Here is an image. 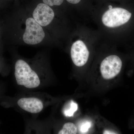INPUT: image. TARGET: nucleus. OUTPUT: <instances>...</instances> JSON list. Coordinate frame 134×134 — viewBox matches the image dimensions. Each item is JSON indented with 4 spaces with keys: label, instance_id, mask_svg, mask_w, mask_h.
I'll return each instance as SVG.
<instances>
[{
    "label": "nucleus",
    "instance_id": "nucleus-1",
    "mask_svg": "<svg viewBox=\"0 0 134 134\" xmlns=\"http://www.w3.org/2000/svg\"><path fill=\"white\" fill-rule=\"evenodd\" d=\"M15 69V77L18 85L30 89L39 86L40 81L38 76L25 61L22 60L17 61Z\"/></svg>",
    "mask_w": 134,
    "mask_h": 134
},
{
    "label": "nucleus",
    "instance_id": "nucleus-2",
    "mask_svg": "<svg viewBox=\"0 0 134 134\" xmlns=\"http://www.w3.org/2000/svg\"><path fill=\"white\" fill-rule=\"evenodd\" d=\"M132 14L127 10L115 8L109 9L104 14L102 22L105 26L114 28L122 25L128 22Z\"/></svg>",
    "mask_w": 134,
    "mask_h": 134
},
{
    "label": "nucleus",
    "instance_id": "nucleus-3",
    "mask_svg": "<svg viewBox=\"0 0 134 134\" xmlns=\"http://www.w3.org/2000/svg\"><path fill=\"white\" fill-rule=\"evenodd\" d=\"M26 29L23 39L25 43L35 45L41 43L45 37V33L41 25L32 18L26 19Z\"/></svg>",
    "mask_w": 134,
    "mask_h": 134
},
{
    "label": "nucleus",
    "instance_id": "nucleus-4",
    "mask_svg": "<svg viewBox=\"0 0 134 134\" xmlns=\"http://www.w3.org/2000/svg\"><path fill=\"white\" fill-rule=\"evenodd\" d=\"M122 67L120 58L116 55H111L103 60L100 65V71L104 79L114 78L120 74Z\"/></svg>",
    "mask_w": 134,
    "mask_h": 134
},
{
    "label": "nucleus",
    "instance_id": "nucleus-5",
    "mask_svg": "<svg viewBox=\"0 0 134 134\" xmlns=\"http://www.w3.org/2000/svg\"><path fill=\"white\" fill-rule=\"evenodd\" d=\"M89 52L86 45L81 40H77L73 43L71 48V57L76 66L81 67L88 59Z\"/></svg>",
    "mask_w": 134,
    "mask_h": 134
},
{
    "label": "nucleus",
    "instance_id": "nucleus-6",
    "mask_svg": "<svg viewBox=\"0 0 134 134\" xmlns=\"http://www.w3.org/2000/svg\"><path fill=\"white\" fill-rule=\"evenodd\" d=\"M33 18L41 26L48 25L53 19V10L45 3H40L37 6L33 13Z\"/></svg>",
    "mask_w": 134,
    "mask_h": 134
},
{
    "label": "nucleus",
    "instance_id": "nucleus-7",
    "mask_svg": "<svg viewBox=\"0 0 134 134\" xmlns=\"http://www.w3.org/2000/svg\"><path fill=\"white\" fill-rule=\"evenodd\" d=\"M20 108L26 111L33 114L40 112L43 108V102L36 98H23L18 101Z\"/></svg>",
    "mask_w": 134,
    "mask_h": 134
},
{
    "label": "nucleus",
    "instance_id": "nucleus-8",
    "mask_svg": "<svg viewBox=\"0 0 134 134\" xmlns=\"http://www.w3.org/2000/svg\"><path fill=\"white\" fill-rule=\"evenodd\" d=\"M77 127L72 122H67L63 125L62 129L58 133L59 134H75L77 133Z\"/></svg>",
    "mask_w": 134,
    "mask_h": 134
},
{
    "label": "nucleus",
    "instance_id": "nucleus-9",
    "mask_svg": "<svg viewBox=\"0 0 134 134\" xmlns=\"http://www.w3.org/2000/svg\"><path fill=\"white\" fill-rule=\"evenodd\" d=\"M77 104L74 102L73 100H71L63 110V114L66 117H72L74 113L77 110Z\"/></svg>",
    "mask_w": 134,
    "mask_h": 134
},
{
    "label": "nucleus",
    "instance_id": "nucleus-10",
    "mask_svg": "<svg viewBox=\"0 0 134 134\" xmlns=\"http://www.w3.org/2000/svg\"><path fill=\"white\" fill-rule=\"evenodd\" d=\"M92 123L90 121H87L83 122L79 126V130L82 133H85L88 131L91 127Z\"/></svg>",
    "mask_w": 134,
    "mask_h": 134
},
{
    "label": "nucleus",
    "instance_id": "nucleus-11",
    "mask_svg": "<svg viewBox=\"0 0 134 134\" xmlns=\"http://www.w3.org/2000/svg\"><path fill=\"white\" fill-rule=\"evenodd\" d=\"M43 2L49 6H59L62 4L63 0H43Z\"/></svg>",
    "mask_w": 134,
    "mask_h": 134
},
{
    "label": "nucleus",
    "instance_id": "nucleus-12",
    "mask_svg": "<svg viewBox=\"0 0 134 134\" xmlns=\"http://www.w3.org/2000/svg\"><path fill=\"white\" fill-rule=\"evenodd\" d=\"M69 2L72 4H77L80 2L81 0H67Z\"/></svg>",
    "mask_w": 134,
    "mask_h": 134
},
{
    "label": "nucleus",
    "instance_id": "nucleus-13",
    "mask_svg": "<svg viewBox=\"0 0 134 134\" xmlns=\"http://www.w3.org/2000/svg\"><path fill=\"white\" fill-rule=\"evenodd\" d=\"M104 134H116V133H114V132L106 130L104 132Z\"/></svg>",
    "mask_w": 134,
    "mask_h": 134
},
{
    "label": "nucleus",
    "instance_id": "nucleus-14",
    "mask_svg": "<svg viewBox=\"0 0 134 134\" xmlns=\"http://www.w3.org/2000/svg\"><path fill=\"white\" fill-rule=\"evenodd\" d=\"M108 8H109V9H111L113 8L112 6H111V5H109L108 6Z\"/></svg>",
    "mask_w": 134,
    "mask_h": 134
}]
</instances>
